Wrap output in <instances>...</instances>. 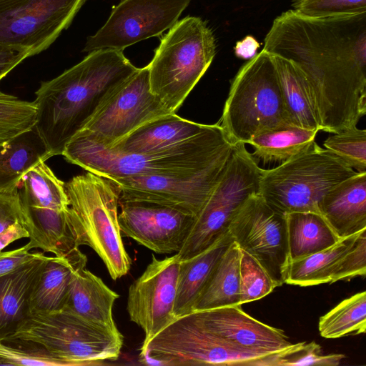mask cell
Listing matches in <instances>:
<instances>
[{"mask_svg": "<svg viewBox=\"0 0 366 366\" xmlns=\"http://www.w3.org/2000/svg\"><path fill=\"white\" fill-rule=\"evenodd\" d=\"M263 49L303 71L320 131L338 133L365 115L366 11L315 18L287 10L274 19Z\"/></svg>", "mask_w": 366, "mask_h": 366, "instance_id": "1", "label": "cell"}, {"mask_svg": "<svg viewBox=\"0 0 366 366\" xmlns=\"http://www.w3.org/2000/svg\"><path fill=\"white\" fill-rule=\"evenodd\" d=\"M122 50L93 51L36 92L35 128L51 157L61 155L70 140L139 68Z\"/></svg>", "mask_w": 366, "mask_h": 366, "instance_id": "2", "label": "cell"}, {"mask_svg": "<svg viewBox=\"0 0 366 366\" xmlns=\"http://www.w3.org/2000/svg\"><path fill=\"white\" fill-rule=\"evenodd\" d=\"M234 145L217 123L187 141L145 154L122 152L78 133L61 155L87 172L116 180L194 172L229 157Z\"/></svg>", "mask_w": 366, "mask_h": 366, "instance_id": "3", "label": "cell"}, {"mask_svg": "<svg viewBox=\"0 0 366 366\" xmlns=\"http://www.w3.org/2000/svg\"><path fill=\"white\" fill-rule=\"evenodd\" d=\"M69 214L79 246L90 247L116 280L130 269L118 220L120 188L111 179L90 172L65 183Z\"/></svg>", "mask_w": 366, "mask_h": 366, "instance_id": "4", "label": "cell"}, {"mask_svg": "<svg viewBox=\"0 0 366 366\" xmlns=\"http://www.w3.org/2000/svg\"><path fill=\"white\" fill-rule=\"evenodd\" d=\"M217 123L234 144H248L266 131L295 126L285 107L268 51L262 49L239 69Z\"/></svg>", "mask_w": 366, "mask_h": 366, "instance_id": "5", "label": "cell"}, {"mask_svg": "<svg viewBox=\"0 0 366 366\" xmlns=\"http://www.w3.org/2000/svg\"><path fill=\"white\" fill-rule=\"evenodd\" d=\"M216 54L211 29L201 18L177 21L162 38L149 66L151 92L176 113Z\"/></svg>", "mask_w": 366, "mask_h": 366, "instance_id": "6", "label": "cell"}, {"mask_svg": "<svg viewBox=\"0 0 366 366\" xmlns=\"http://www.w3.org/2000/svg\"><path fill=\"white\" fill-rule=\"evenodd\" d=\"M356 172L333 153L316 142L305 152L262 169L258 194L279 212L320 213L324 196Z\"/></svg>", "mask_w": 366, "mask_h": 366, "instance_id": "7", "label": "cell"}, {"mask_svg": "<svg viewBox=\"0 0 366 366\" xmlns=\"http://www.w3.org/2000/svg\"><path fill=\"white\" fill-rule=\"evenodd\" d=\"M11 337L41 345L63 366L97 365L114 361L123 345L120 332H112L66 309L31 312Z\"/></svg>", "mask_w": 366, "mask_h": 366, "instance_id": "8", "label": "cell"}, {"mask_svg": "<svg viewBox=\"0 0 366 366\" xmlns=\"http://www.w3.org/2000/svg\"><path fill=\"white\" fill-rule=\"evenodd\" d=\"M244 145L234 146L224 171L177 253L180 259L202 252L227 234L242 204L252 194L258 193L263 169Z\"/></svg>", "mask_w": 366, "mask_h": 366, "instance_id": "9", "label": "cell"}, {"mask_svg": "<svg viewBox=\"0 0 366 366\" xmlns=\"http://www.w3.org/2000/svg\"><path fill=\"white\" fill-rule=\"evenodd\" d=\"M273 354L232 345L206 330L191 312L157 334L139 356L144 364L156 365L264 366Z\"/></svg>", "mask_w": 366, "mask_h": 366, "instance_id": "10", "label": "cell"}, {"mask_svg": "<svg viewBox=\"0 0 366 366\" xmlns=\"http://www.w3.org/2000/svg\"><path fill=\"white\" fill-rule=\"evenodd\" d=\"M229 232L238 247L265 269L276 287L285 283L290 264L285 214L255 193L236 213Z\"/></svg>", "mask_w": 366, "mask_h": 366, "instance_id": "11", "label": "cell"}, {"mask_svg": "<svg viewBox=\"0 0 366 366\" xmlns=\"http://www.w3.org/2000/svg\"><path fill=\"white\" fill-rule=\"evenodd\" d=\"M86 0H0V44L46 49L66 29Z\"/></svg>", "mask_w": 366, "mask_h": 366, "instance_id": "12", "label": "cell"}, {"mask_svg": "<svg viewBox=\"0 0 366 366\" xmlns=\"http://www.w3.org/2000/svg\"><path fill=\"white\" fill-rule=\"evenodd\" d=\"M169 114L174 113H171L151 92L147 65L139 68L79 133L107 146L142 124Z\"/></svg>", "mask_w": 366, "mask_h": 366, "instance_id": "13", "label": "cell"}, {"mask_svg": "<svg viewBox=\"0 0 366 366\" xmlns=\"http://www.w3.org/2000/svg\"><path fill=\"white\" fill-rule=\"evenodd\" d=\"M191 0H122L104 25L87 38L84 52L132 44L162 34L177 21Z\"/></svg>", "mask_w": 366, "mask_h": 366, "instance_id": "14", "label": "cell"}, {"mask_svg": "<svg viewBox=\"0 0 366 366\" xmlns=\"http://www.w3.org/2000/svg\"><path fill=\"white\" fill-rule=\"evenodd\" d=\"M179 263L177 253L162 259L152 255L144 272L129 288L127 310L130 320L144 333L140 350L176 319Z\"/></svg>", "mask_w": 366, "mask_h": 366, "instance_id": "15", "label": "cell"}, {"mask_svg": "<svg viewBox=\"0 0 366 366\" xmlns=\"http://www.w3.org/2000/svg\"><path fill=\"white\" fill-rule=\"evenodd\" d=\"M229 158L190 172L113 181L119 186L122 199L154 202L197 216L221 177Z\"/></svg>", "mask_w": 366, "mask_h": 366, "instance_id": "16", "label": "cell"}, {"mask_svg": "<svg viewBox=\"0 0 366 366\" xmlns=\"http://www.w3.org/2000/svg\"><path fill=\"white\" fill-rule=\"evenodd\" d=\"M122 235L157 254L178 252L196 216L172 207L140 199L119 201Z\"/></svg>", "mask_w": 366, "mask_h": 366, "instance_id": "17", "label": "cell"}, {"mask_svg": "<svg viewBox=\"0 0 366 366\" xmlns=\"http://www.w3.org/2000/svg\"><path fill=\"white\" fill-rule=\"evenodd\" d=\"M192 313L206 330L244 350L275 353L294 345L282 330L253 318L242 310L241 305Z\"/></svg>", "mask_w": 366, "mask_h": 366, "instance_id": "18", "label": "cell"}, {"mask_svg": "<svg viewBox=\"0 0 366 366\" xmlns=\"http://www.w3.org/2000/svg\"><path fill=\"white\" fill-rule=\"evenodd\" d=\"M49 257L39 252L0 277V340L15 334L30 316L31 295Z\"/></svg>", "mask_w": 366, "mask_h": 366, "instance_id": "19", "label": "cell"}, {"mask_svg": "<svg viewBox=\"0 0 366 366\" xmlns=\"http://www.w3.org/2000/svg\"><path fill=\"white\" fill-rule=\"evenodd\" d=\"M319 209L340 239L366 229V172H356L336 184Z\"/></svg>", "mask_w": 366, "mask_h": 366, "instance_id": "20", "label": "cell"}, {"mask_svg": "<svg viewBox=\"0 0 366 366\" xmlns=\"http://www.w3.org/2000/svg\"><path fill=\"white\" fill-rule=\"evenodd\" d=\"M209 127L183 119L176 113L169 114L142 124L107 147L129 154L155 152L187 141Z\"/></svg>", "mask_w": 366, "mask_h": 366, "instance_id": "21", "label": "cell"}, {"mask_svg": "<svg viewBox=\"0 0 366 366\" xmlns=\"http://www.w3.org/2000/svg\"><path fill=\"white\" fill-rule=\"evenodd\" d=\"M119 295L86 267L72 274L65 307L82 318L114 332H119L113 318Z\"/></svg>", "mask_w": 366, "mask_h": 366, "instance_id": "22", "label": "cell"}, {"mask_svg": "<svg viewBox=\"0 0 366 366\" xmlns=\"http://www.w3.org/2000/svg\"><path fill=\"white\" fill-rule=\"evenodd\" d=\"M228 232L202 252L180 259L174 315H187L207 284L216 264L233 242Z\"/></svg>", "mask_w": 366, "mask_h": 366, "instance_id": "23", "label": "cell"}, {"mask_svg": "<svg viewBox=\"0 0 366 366\" xmlns=\"http://www.w3.org/2000/svg\"><path fill=\"white\" fill-rule=\"evenodd\" d=\"M51 157L35 127L0 142V192L18 189L24 174Z\"/></svg>", "mask_w": 366, "mask_h": 366, "instance_id": "24", "label": "cell"}, {"mask_svg": "<svg viewBox=\"0 0 366 366\" xmlns=\"http://www.w3.org/2000/svg\"><path fill=\"white\" fill-rule=\"evenodd\" d=\"M269 54L285 107L294 124L320 131L315 104L305 74L292 61L275 54Z\"/></svg>", "mask_w": 366, "mask_h": 366, "instance_id": "25", "label": "cell"}, {"mask_svg": "<svg viewBox=\"0 0 366 366\" xmlns=\"http://www.w3.org/2000/svg\"><path fill=\"white\" fill-rule=\"evenodd\" d=\"M239 259L240 249L233 241L216 264L192 312L241 305Z\"/></svg>", "mask_w": 366, "mask_h": 366, "instance_id": "26", "label": "cell"}, {"mask_svg": "<svg viewBox=\"0 0 366 366\" xmlns=\"http://www.w3.org/2000/svg\"><path fill=\"white\" fill-rule=\"evenodd\" d=\"M286 218L290 262L324 250L340 239L320 213L291 212Z\"/></svg>", "mask_w": 366, "mask_h": 366, "instance_id": "27", "label": "cell"}, {"mask_svg": "<svg viewBox=\"0 0 366 366\" xmlns=\"http://www.w3.org/2000/svg\"><path fill=\"white\" fill-rule=\"evenodd\" d=\"M86 264H78L63 257H50L31 293V312H52L65 307L74 271Z\"/></svg>", "mask_w": 366, "mask_h": 366, "instance_id": "28", "label": "cell"}, {"mask_svg": "<svg viewBox=\"0 0 366 366\" xmlns=\"http://www.w3.org/2000/svg\"><path fill=\"white\" fill-rule=\"evenodd\" d=\"M360 232L340 239L324 250L290 262L285 283L300 287L331 283L340 259L352 247Z\"/></svg>", "mask_w": 366, "mask_h": 366, "instance_id": "29", "label": "cell"}, {"mask_svg": "<svg viewBox=\"0 0 366 366\" xmlns=\"http://www.w3.org/2000/svg\"><path fill=\"white\" fill-rule=\"evenodd\" d=\"M318 132L297 126L280 127L257 134L248 144L253 147L252 155L257 161L282 163L307 150Z\"/></svg>", "mask_w": 366, "mask_h": 366, "instance_id": "30", "label": "cell"}, {"mask_svg": "<svg viewBox=\"0 0 366 366\" xmlns=\"http://www.w3.org/2000/svg\"><path fill=\"white\" fill-rule=\"evenodd\" d=\"M18 188L23 207L41 208L66 212L69 199L65 182L60 180L41 161L30 168L21 178Z\"/></svg>", "mask_w": 366, "mask_h": 366, "instance_id": "31", "label": "cell"}, {"mask_svg": "<svg viewBox=\"0 0 366 366\" xmlns=\"http://www.w3.org/2000/svg\"><path fill=\"white\" fill-rule=\"evenodd\" d=\"M318 330L326 339L359 335L366 330V292L342 300L320 318Z\"/></svg>", "mask_w": 366, "mask_h": 366, "instance_id": "32", "label": "cell"}, {"mask_svg": "<svg viewBox=\"0 0 366 366\" xmlns=\"http://www.w3.org/2000/svg\"><path fill=\"white\" fill-rule=\"evenodd\" d=\"M36 119L34 102L21 100L0 90V142L32 129Z\"/></svg>", "mask_w": 366, "mask_h": 366, "instance_id": "33", "label": "cell"}, {"mask_svg": "<svg viewBox=\"0 0 366 366\" xmlns=\"http://www.w3.org/2000/svg\"><path fill=\"white\" fill-rule=\"evenodd\" d=\"M0 365L63 366L41 345L14 337L0 340Z\"/></svg>", "mask_w": 366, "mask_h": 366, "instance_id": "34", "label": "cell"}, {"mask_svg": "<svg viewBox=\"0 0 366 366\" xmlns=\"http://www.w3.org/2000/svg\"><path fill=\"white\" fill-rule=\"evenodd\" d=\"M325 149L356 172H366V130L351 127L329 136Z\"/></svg>", "mask_w": 366, "mask_h": 366, "instance_id": "35", "label": "cell"}, {"mask_svg": "<svg viewBox=\"0 0 366 366\" xmlns=\"http://www.w3.org/2000/svg\"><path fill=\"white\" fill-rule=\"evenodd\" d=\"M345 355L341 353L325 355L315 341L294 343L290 347L273 354L265 366L339 365Z\"/></svg>", "mask_w": 366, "mask_h": 366, "instance_id": "36", "label": "cell"}, {"mask_svg": "<svg viewBox=\"0 0 366 366\" xmlns=\"http://www.w3.org/2000/svg\"><path fill=\"white\" fill-rule=\"evenodd\" d=\"M275 287L265 269L251 254L240 249V305L259 300L271 293Z\"/></svg>", "mask_w": 366, "mask_h": 366, "instance_id": "37", "label": "cell"}, {"mask_svg": "<svg viewBox=\"0 0 366 366\" xmlns=\"http://www.w3.org/2000/svg\"><path fill=\"white\" fill-rule=\"evenodd\" d=\"M292 9L302 15L324 18L366 11V0H293Z\"/></svg>", "mask_w": 366, "mask_h": 366, "instance_id": "38", "label": "cell"}, {"mask_svg": "<svg viewBox=\"0 0 366 366\" xmlns=\"http://www.w3.org/2000/svg\"><path fill=\"white\" fill-rule=\"evenodd\" d=\"M366 274V229L360 232L352 247L340 259L332 282ZM331 282V283H332Z\"/></svg>", "mask_w": 366, "mask_h": 366, "instance_id": "39", "label": "cell"}, {"mask_svg": "<svg viewBox=\"0 0 366 366\" xmlns=\"http://www.w3.org/2000/svg\"><path fill=\"white\" fill-rule=\"evenodd\" d=\"M18 221H24L18 189L13 192H0V232Z\"/></svg>", "mask_w": 366, "mask_h": 366, "instance_id": "40", "label": "cell"}, {"mask_svg": "<svg viewBox=\"0 0 366 366\" xmlns=\"http://www.w3.org/2000/svg\"><path fill=\"white\" fill-rule=\"evenodd\" d=\"M31 249L29 244L6 252H0V277L3 276L25 262L36 257L39 252H29Z\"/></svg>", "mask_w": 366, "mask_h": 366, "instance_id": "41", "label": "cell"}, {"mask_svg": "<svg viewBox=\"0 0 366 366\" xmlns=\"http://www.w3.org/2000/svg\"><path fill=\"white\" fill-rule=\"evenodd\" d=\"M29 56L31 51L27 49L0 44V81Z\"/></svg>", "mask_w": 366, "mask_h": 366, "instance_id": "42", "label": "cell"}, {"mask_svg": "<svg viewBox=\"0 0 366 366\" xmlns=\"http://www.w3.org/2000/svg\"><path fill=\"white\" fill-rule=\"evenodd\" d=\"M29 237L24 221H18L0 232V252L11 242Z\"/></svg>", "mask_w": 366, "mask_h": 366, "instance_id": "43", "label": "cell"}, {"mask_svg": "<svg viewBox=\"0 0 366 366\" xmlns=\"http://www.w3.org/2000/svg\"><path fill=\"white\" fill-rule=\"evenodd\" d=\"M259 47V42L253 36H247L236 44L234 53L239 58L249 59L256 55Z\"/></svg>", "mask_w": 366, "mask_h": 366, "instance_id": "44", "label": "cell"}]
</instances>
